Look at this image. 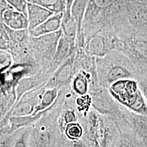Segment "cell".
<instances>
[{
	"label": "cell",
	"mask_w": 147,
	"mask_h": 147,
	"mask_svg": "<svg viewBox=\"0 0 147 147\" xmlns=\"http://www.w3.org/2000/svg\"><path fill=\"white\" fill-rule=\"evenodd\" d=\"M145 146H146V147H147V143L146 144V145H145Z\"/></svg>",
	"instance_id": "cell-30"
},
{
	"label": "cell",
	"mask_w": 147,
	"mask_h": 147,
	"mask_svg": "<svg viewBox=\"0 0 147 147\" xmlns=\"http://www.w3.org/2000/svg\"><path fill=\"white\" fill-rule=\"evenodd\" d=\"M137 18L141 22L147 25V9H140L137 13Z\"/></svg>",
	"instance_id": "cell-24"
},
{
	"label": "cell",
	"mask_w": 147,
	"mask_h": 147,
	"mask_svg": "<svg viewBox=\"0 0 147 147\" xmlns=\"http://www.w3.org/2000/svg\"><path fill=\"white\" fill-rule=\"evenodd\" d=\"M92 107L100 114L117 120L123 115V106L111 95L109 89L101 87L90 93Z\"/></svg>",
	"instance_id": "cell-3"
},
{
	"label": "cell",
	"mask_w": 147,
	"mask_h": 147,
	"mask_svg": "<svg viewBox=\"0 0 147 147\" xmlns=\"http://www.w3.org/2000/svg\"><path fill=\"white\" fill-rule=\"evenodd\" d=\"M10 37L15 42H20L22 41L25 38V32L24 30H14L11 29Z\"/></svg>",
	"instance_id": "cell-23"
},
{
	"label": "cell",
	"mask_w": 147,
	"mask_h": 147,
	"mask_svg": "<svg viewBox=\"0 0 147 147\" xmlns=\"http://www.w3.org/2000/svg\"><path fill=\"white\" fill-rule=\"evenodd\" d=\"M8 5L6 0H0V11H4L5 9L9 8L7 7Z\"/></svg>",
	"instance_id": "cell-28"
},
{
	"label": "cell",
	"mask_w": 147,
	"mask_h": 147,
	"mask_svg": "<svg viewBox=\"0 0 147 147\" xmlns=\"http://www.w3.org/2000/svg\"><path fill=\"white\" fill-rule=\"evenodd\" d=\"M63 32L61 29L54 33L40 37H33L34 45L38 51H40L44 55L53 58L59 40Z\"/></svg>",
	"instance_id": "cell-5"
},
{
	"label": "cell",
	"mask_w": 147,
	"mask_h": 147,
	"mask_svg": "<svg viewBox=\"0 0 147 147\" xmlns=\"http://www.w3.org/2000/svg\"><path fill=\"white\" fill-rule=\"evenodd\" d=\"M123 117L132 132L144 143H147V117L138 115L123 107Z\"/></svg>",
	"instance_id": "cell-4"
},
{
	"label": "cell",
	"mask_w": 147,
	"mask_h": 147,
	"mask_svg": "<svg viewBox=\"0 0 147 147\" xmlns=\"http://www.w3.org/2000/svg\"><path fill=\"white\" fill-rule=\"evenodd\" d=\"M28 29L31 31L40 25L54 14L47 9L36 4L27 3Z\"/></svg>",
	"instance_id": "cell-9"
},
{
	"label": "cell",
	"mask_w": 147,
	"mask_h": 147,
	"mask_svg": "<svg viewBox=\"0 0 147 147\" xmlns=\"http://www.w3.org/2000/svg\"><path fill=\"white\" fill-rule=\"evenodd\" d=\"M140 88L147 103V84H139Z\"/></svg>",
	"instance_id": "cell-26"
},
{
	"label": "cell",
	"mask_w": 147,
	"mask_h": 147,
	"mask_svg": "<svg viewBox=\"0 0 147 147\" xmlns=\"http://www.w3.org/2000/svg\"><path fill=\"white\" fill-rule=\"evenodd\" d=\"M112 96L120 105L137 114L147 117V103L136 81L121 80L109 87Z\"/></svg>",
	"instance_id": "cell-2"
},
{
	"label": "cell",
	"mask_w": 147,
	"mask_h": 147,
	"mask_svg": "<svg viewBox=\"0 0 147 147\" xmlns=\"http://www.w3.org/2000/svg\"><path fill=\"white\" fill-rule=\"evenodd\" d=\"M2 17L5 26L10 29L24 30L28 28L27 17L19 11L9 8L3 11Z\"/></svg>",
	"instance_id": "cell-10"
},
{
	"label": "cell",
	"mask_w": 147,
	"mask_h": 147,
	"mask_svg": "<svg viewBox=\"0 0 147 147\" xmlns=\"http://www.w3.org/2000/svg\"><path fill=\"white\" fill-rule=\"evenodd\" d=\"M87 47L88 51L93 55H104L106 50L105 38L98 34L92 37L88 42Z\"/></svg>",
	"instance_id": "cell-15"
},
{
	"label": "cell",
	"mask_w": 147,
	"mask_h": 147,
	"mask_svg": "<svg viewBox=\"0 0 147 147\" xmlns=\"http://www.w3.org/2000/svg\"><path fill=\"white\" fill-rule=\"evenodd\" d=\"M63 12L54 14L40 25L30 31L32 37H38L58 31L61 29Z\"/></svg>",
	"instance_id": "cell-8"
},
{
	"label": "cell",
	"mask_w": 147,
	"mask_h": 147,
	"mask_svg": "<svg viewBox=\"0 0 147 147\" xmlns=\"http://www.w3.org/2000/svg\"><path fill=\"white\" fill-rule=\"evenodd\" d=\"M118 126V125H117ZM119 140L116 147H146L130 129H120Z\"/></svg>",
	"instance_id": "cell-13"
},
{
	"label": "cell",
	"mask_w": 147,
	"mask_h": 147,
	"mask_svg": "<svg viewBox=\"0 0 147 147\" xmlns=\"http://www.w3.org/2000/svg\"><path fill=\"white\" fill-rule=\"evenodd\" d=\"M27 2L40 5L53 14L63 12L64 6L63 0H26Z\"/></svg>",
	"instance_id": "cell-16"
},
{
	"label": "cell",
	"mask_w": 147,
	"mask_h": 147,
	"mask_svg": "<svg viewBox=\"0 0 147 147\" xmlns=\"http://www.w3.org/2000/svg\"><path fill=\"white\" fill-rule=\"evenodd\" d=\"M126 79H131V74L129 70L123 64H112L101 77L100 84L101 86L108 89L112 84Z\"/></svg>",
	"instance_id": "cell-7"
},
{
	"label": "cell",
	"mask_w": 147,
	"mask_h": 147,
	"mask_svg": "<svg viewBox=\"0 0 147 147\" xmlns=\"http://www.w3.org/2000/svg\"><path fill=\"white\" fill-rule=\"evenodd\" d=\"M69 141V142L67 147H89L82 139L78 141Z\"/></svg>",
	"instance_id": "cell-25"
},
{
	"label": "cell",
	"mask_w": 147,
	"mask_h": 147,
	"mask_svg": "<svg viewBox=\"0 0 147 147\" xmlns=\"http://www.w3.org/2000/svg\"><path fill=\"white\" fill-rule=\"evenodd\" d=\"M11 58L10 54L8 53L0 50V65L3 68H8L11 64Z\"/></svg>",
	"instance_id": "cell-22"
},
{
	"label": "cell",
	"mask_w": 147,
	"mask_h": 147,
	"mask_svg": "<svg viewBox=\"0 0 147 147\" xmlns=\"http://www.w3.org/2000/svg\"><path fill=\"white\" fill-rule=\"evenodd\" d=\"M75 39L62 34L58 42L53 59L58 62H63L73 54Z\"/></svg>",
	"instance_id": "cell-12"
},
{
	"label": "cell",
	"mask_w": 147,
	"mask_h": 147,
	"mask_svg": "<svg viewBox=\"0 0 147 147\" xmlns=\"http://www.w3.org/2000/svg\"><path fill=\"white\" fill-rule=\"evenodd\" d=\"M61 30L63 34L67 37L75 39L77 34V24L73 18L71 16H63Z\"/></svg>",
	"instance_id": "cell-19"
},
{
	"label": "cell",
	"mask_w": 147,
	"mask_h": 147,
	"mask_svg": "<svg viewBox=\"0 0 147 147\" xmlns=\"http://www.w3.org/2000/svg\"><path fill=\"white\" fill-rule=\"evenodd\" d=\"M33 140L37 147H53L54 146L53 132L45 126L35 132Z\"/></svg>",
	"instance_id": "cell-14"
},
{
	"label": "cell",
	"mask_w": 147,
	"mask_h": 147,
	"mask_svg": "<svg viewBox=\"0 0 147 147\" xmlns=\"http://www.w3.org/2000/svg\"><path fill=\"white\" fill-rule=\"evenodd\" d=\"M9 5L14 9L24 14L27 17V1L26 0H6Z\"/></svg>",
	"instance_id": "cell-21"
},
{
	"label": "cell",
	"mask_w": 147,
	"mask_h": 147,
	"mask_svg": "<svg viewBox=\"0 0 147 147\" xmlns=\"http://www.w3.org/2000/svg\"><path fill=\"white\" fill-rule=\"evenodd\" d=\"M14 147H26V144L23 140H20L16 142Z\"/></svg>",
	"instance_id": "cell-29"
},
{
	"label": "cell",
	"mask_w": 147,
	"mask_h": 147,
	"mask_svg": "<svg viewBox=\"0 0 147 147\" xmlns=\"http://www.w3.org/2000/svg\"><path fill=\"white\" fill-rule=\"evenodd\" d=\"M84 129L82 140L89 147H116L120 132L115 121L92 107L79 119Z\"/></svg>",
	"instance_id": "cell-1"
},
{
	"label": "cell",
	"mask_w": 147,
	"mask_h": 147,
	"mask_svg": "<svg viewBox=\"0 0 147 147\" xmlns=\"http://www.w3.org/2000/svg\"><path fill=\"white\" fill-rule=\"evenodd\" d=\"M92 85V80L88 73L81 70L74 74L71 79V89L79 96L88 94Z\"/></svg>",
	"instance_id": "cell-11"
},
{
	"label": "cell",
	"mask_w": 147,
	"mask_h": 147,
	"mask_svg": "<svg viewBox=\"0 0 147 147\" xmlns=\"http://www.w3.org/2000/svg\"><path fill=\"white\" fill-rule=\"evenodd\" d=\"M79 121V116L76 110L72 107H69L63 112V116L62 118V127L63 130L65 126L69 123L74 122H78Z\"/></svg>",
	"instance_id": "cell-20"
},
{
	"label": "cell",
	"mask_w": 147,
	"mask_h": 147,
	"mask_svg": "<svg viewBox=\"0 0 147 147\" xmlns=\"http://www.w3.org/2000/svg\"><path fill=\"white\" fill-rule=\"evenodd\" d=\"M95 3L99 7H104L109 3L110 0H94Z\"/></svg>",
	"instance_id": "cell-27"
},
{
	"label": "cell",
	"mask_w": 147,
	"mask_h": 147,
	"mask_svg": "<svg viewBox=\"0 0 147 147\" xmlns=\"http://www.w3.org/2000/svg\"><path fill=\"white\" fill-rule=\"evenodd\" d=\"M75 54L73 53L69 57L62 63L57 71L49 81V84L51 88L56 87L58 85L66 84L71 80L74 74Z\"/></svg>",
	"instance_id": "cell-6"
},
{
	"label": "cell",
	"mask_w": 147,
	"mask_h": 147,
	"mask_svg": "<svg viewBox=\"0 0 147 147\" xmlns=\"http://www.w3.org/2000/svg\"><path fill=\"white\" fill-rule=\"evenodd\" d=\"M65 135L70 141H78L82 138L84 129L80 122L68 124L64 129Z\"/></svg>",
	"instance_id": "cell-17"
},
{
	"label": "cell",
	"mask_w": 147,
	"mask_h": 147,
	"mask_svg": "<svg viewBox=\"0 0 147 147\" xmlns=\"http://www.w3.org/2000/svg\"><path fill=\"white\" fill-rule=\"evenodd\" d=\"M57 96L58 88L57 87L46 90L42 94L39 104L37 106V110H44L51 106L56 100Z\"/></svg>",
	"instance_id": "cell-18"
}]
</instances>
